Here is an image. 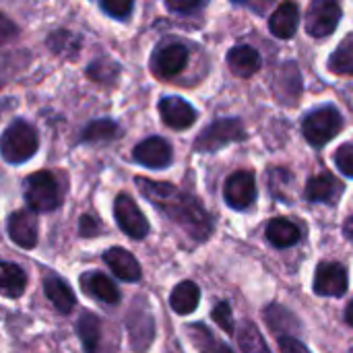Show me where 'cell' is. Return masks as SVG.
<instances>
[{"mask_svg": "<svg viewBox=\"0 0 353 353\" xmlns=\"http://www.w3.org/2000/svg\"><path fill=\"white\" fill-rule=\"evenodd\" d=\"M228 64H230L234 74L246 79V77H252L254 72H259L261 54L250 46H236L228 54Z\"/></svg>", "mask_w": 353, "mask_h": 353, "instance_id": "18", "label": "cell"}, {"mask_svg": "<svg viewBox=\"0 0 353 353\" xmlns=\"http://www.w3.org/2000/svg\"><path fill=\"white\" fill-rule=\"evenodd\" d=\"M343 234H345V238H347V240H352L353 242V215H350V219L345 221V225H343Z\"/></svg>", "mask_w": 353, "mask_h": 353, "instance_id": "38", "label": "cell"}, {"mask_svg": "<svg viewBox=\"0 0 353 353\" xmlns=\"http://www.w3.org/2000/svg\"><path fill=\"white\" fill-rule=\"evenodd\" d=\"M17 35H19V27L6 14L0 12V48L10 43Z\"/></svg>", "mask_w": 353, "mask_h": 353, "instance_id": "34", "label": "cell"}, {"mask_svg": "<svg viewBox=\"0 0 353 353\" xmlns=\"http://www.w3.org/2000/svg\"><path fill=\"white\" fill-rule=\"evenodd\" d=\"M114 217L120 225V230L132 238V240H143L149 234V221L145 213L139 209V205L128 196V194H118L114 203Z\"/></svg>", "mask_w": 353, "mask_h": 353, "instance_id": "6", "label": "cell"}, {"mask_svg": "<svg viewBox=\"0 0 353 353\" xmlns=\"http://www.w3.org/2000/svg\"><path fill=\"white\" fill-rule=\"evenodd\" d=\"M39 139L31 124L14 120L8 124L0 137V155L8 163H25L37 153Z\"/></svg>", "mask_w": 353, "mask_h": 353, "instance_id": "2", "label": "cell"}, {"mask_svg": "<svg viewBox=\"0 0 353 353\" xmlns=\"http://www.w3.org/2000/svg\"><path fill=\"white\" fill-rule=\"evenodd\" d=\"M188 62V50L182 43H163L155 50L153 60H151V68L157 77L161 79H172L178 72L184 70Z\"/></svg>", "mask_w": 353, "mask_h": 353, "instance_id": "9", "label": "cell"}, {"mask_svg": "<svg viewBox=\"0 0 353 353\" xmlns=\"http://www.w3.org/2000/svg\"><path fill=\"white\" fill-rule=\"evenodd\" d=\"M232 2H236V4H238V2H244V0H232Z\"/></svg>", "mask_w": 353, "mask_h": 353, "instance_id": "40", "label": "cell"}, {"mask_svg": "<svg viewBox=\"0 0 353 353\" xmlns=\"http://www.w3.org/2000/svg\"><path fill=\"white\" fill-rule=\"evenodd\" d=\"M120 74V64L110 60V58H99V60H93L89 66H87V77L95 83H101V85H112Z\"/></svg>", "mask_w": 353, "mask_h": 353, "instance_id": "29", "label": "cell"}, {"mask_svg": "<svg viewBox=\"0 0 353 353\" xmlns=\"http://www.w3.org/2000/svg\"><path fill=\"white\" fill-rule=\"evenodd\" d=\"M81 288H83V292L87 296H91L97 302H103V304H110V306L120 302V292H118L116 283L108 275H103L99 271L83 273L81 275Z\"/></svg>", "mask_w": 353, "mask_h": 353, "instance_id": "14", "label": "cell"}, {"mask_svg": "<svg viewBox=\"0 0 353 353\" xmlns=\"http://www.w3.org/2000/svg\"><path fill=\"white\" fill-rule=\"evenodd\" d=\"M341 21L339 0H312L306 14V29L312 37L331 35Z\"/></svg>", "mask_w": 353, "mask_h": 353, "instance_id": "7", "label": "cell"}, {"mask_svg": "<svg viewBox=\"0 0 353 353\" xmlns=\"http://www.w3.org/2000/svg\"><path fill=\"white\" fill-rule=\"evenodd\" d=\"M188 335L192 339V343L196 345V350L201 353H234L225 343H221L205 325H190L188 327Z\"/></svg>", "mask_w": 353, "mask_h": 353, "instance_id": "25", "label": "cell"}, {"mask_svg": "<svg viewBox=\"0 0 353 353\" xmlns=\"http://www.w3.org/2000/svg\"><path fill=\"white\" fill-rule=\"evenodd\" d=\"M298 23H300V8L296 2L292 0H285L279 4V8L271 14L269 19V29L275 37L279 39H290L296 29H298Z\"/></svg>", "mask_w": 353, "mask_h": 353, "instance_id": "16", "label": "cell"}, {"mask_svg": "<svg viewBox=\"0 0 353 353\" xmlns=\"http://www.w3.org/2000/svg\"><path fill=\"white\" fill-rule=\"evenodd\" d=\"M345 321L350 323L353 327V300L350 302V306H347V310H345Z\"/></svg>", "mask_w": 353, "mask_h": 353, "instance_id": "39", "label": "cell"}, {"mask_svg": "<svg viewBox=\"0 0 353 353\" xmlns=\"http://www.w3.org/2000/svg\"><path fill=\"white\" fill-rule=\"evenodd\" d=\"M99 221L95 219V217H91V215H83L81 217V221H79V234L83 236V238H93V236H97L99 234Z\"/></svg>", "mask_w": 353, "mask_h": 353, "instance_id": "36", "label": "cell"}, {"mask_svg": "<svg viewBox=\"0 0 353 353\" xmlns=\"http://www.w3.org/2000/svg\"><path fill=\"white\" fill-rule=\"evenodd\" d=\"M103 263H105V265L110 267V271H112L118 279H122V281L134 283V281L141 279V265H139L137 256L130 254V252L124 250V248L114 246V248L105 250V252H103Z\"/></svg>", "mask_w": 353, "mask_h": 353, "instance_id": "15", "label": "cell"}, {"mask_svg": "<svg viewBox=\"0 0 353 353\" xmlns=\"http://www.w3.org/2000/svg\"><path fill=\"white\" fill-rule=\"evenodd\" d=\"M300 236H302L300 228L283 217H277V219L269 221V225H267V240L275 248H290L300 242Z\"/></svg>", "mask_w": 353, "mask_h": 353, "instance_id": "23", "label": "cell"}, {"mask_svg": "<svg viewBox=\"0 0 353 353\" xmlns=\"http://www.w3.org/2000/svg\"><path fill=\"white\" fill-rule=\"evenodd\" d=\"M265 319H267V323H269V327L273 329V331H277V333H281L283 329L285 331H298V325H290V323H285V321H292L294 316L283 308V306H279V304H271L267 310H265Z\"/></svg>", "mask_w": 353, "mask_h": 353, "instance_id": "30", "label": "cell"}, {"mask_svg": "<svg viewBox=\"0 0 353 353\" xmlns=\"http://www.w3.org/2000/svg\"><path fill=\"white\" fill-rule=\"evenodd\" d=\"M8 236L10 240L25 248L31 250L37 244V217L35 211L31 209H21L8 217Z\"/></svg>", "mask_w": 353, "mask_h": 353, "instance_id": "12", "label": "cell"}, {"mask_svg": "<svg viewBox=\"0 0 353 353\" xmlns=\"http://www.w3.org/2000/svg\"><path fill=\"white\" fill-rule=\"evenodd\" d=\"M329 68L335 74H353V33L347 35L331 54Z\"/></svg>", "mask_w": 353, "mask_h": 353, "instance_id": "26", "label": "cell"}, {"mask_svg": "<svg viewBox=\"0 0 353 353\" xmlns=\"http://www.w3.org/2000/svg\"><path fill=\"white\" fill-rule=\"evenodd\" d=\"M238 343H240V350L244 353H271L267 341H265L263 335H261V331H259L256 325H252L250 321H246V323L240 327Z\"/></svg>", "mask_w": 353, "mask_h": 353, "instance_id": "28", "label": "cell"}, {"mask_svg": "<svg viewBox=\"0 0 353 353\" xmlns=\"http://www.w3.org/2000/svg\"><path fill=\"white\" fill-rule=\"evenodd\" d=\"M246 137L244 132V124L238 120V118H221V120H215L211 126H207L199 139L194 141V149L196 151H217L230 143H236V141H242Z\"/></svg>", "mask_w": 353, "mask_h": 353, "instance_id": "5", "label": "cell"}, {"mask_svg": "<svg viewBox=\"0 0 353 353\" xmlns=\"http://www.w3.org/2000/svg\"><path fill=\"white\" fill-rule=\"evenodd\" d=\"M25 201L31 211H54L60 207V186L50 172H35L25 180Z\"/></svg>", "mask_w": 353, "mask_h": 353, "instance_id": "4", "label": "cell"}, {"mask_svg": "<svg viewBox=\"0 0 353 353\" xmlns=\"http://www.w3.org/2000/svg\"><path fill=\"white\" fill-rule=\"evenodd\" d=\"M77 333H79V339L83 343L85 353L97 352L99 341H101V321H99V316L89 312V310H83L79 321H77Z\"/></svg>", "mask_w": 353, "mask_h": 353, "instance_id": "22", "label": "cell"}, {"mask_svg": "<svg viewBox=\"0 0 353 353\" xmlns=\"http://www.w3.org/2000/svg\"><path fill=\"white\" fill-rule=\"evenodd\" d=\"M132 157L137 163L151 168V170H163L172 163V147L161 137H151L139 143L132 151Z\"/></svg>", "mask_w": 353, "mask_h": 353, "instance_id": "11", "label": "cell"}, {"mask_svg": "<svg viewBox=\"0 0 353 353\" xmlns=\"http://www.w3.org/2000/svg\"><path fill=\"white\" fill-rule=\"evenodd\" d=\"M118 137H120V126L114 120H95L83 130L81 141H85V143H103V141H114Z\"/></svg>", "mask_w": 353, "mask_h": 353, "instance_id": "27", "label": "cell"}, {"mask_svg": "<svg viewBox=\"0 0 353 353\" xmlns=\"http://www.w3.org/2000/svg\"><path fill=\"white\" fill-rule=\"evenodd\" d=\"M341 192V184L329 172H323L306 184V199L312 203H333L335 196Z\"/></svg>", "mask_w": 353, "mask_h": 353, "instance_id": "20", "label": "cell"}, {"mask_svg": "<svg viewBox=\"0 0 353 353\" xmlns=\"http://www.w3.org/2000/svg\"><path fill=\"white\" fill-rule=\"evenodd\" d=\"M139 192L155 205L163 215H168L176 225H180L192 240L205 242L213 232L211 215L205 211L199 199L176 188L170 182H157L149 178H137Z\"/></svg>", "mask_w": 353, "mask_h": 353, "instance_id": "1", "label": "cell"}, {"mask_svg": "<svg viewBox=\"0 0 353 353\" xmlns=\"http://www.w3.org/2000/svg\"><path fill=\"white\" fill-rule=\"evenodd\" d=\"M134 0H101V8L114 19H126L132 12Z\"/></svg>", "mask_w": 353, "mask_h": 353, "instance_id": "31", "label": "cell"}, {"mask_svg": "<svg viewBox=\"0 0 353 353\" xmlns=\"http://www.w3.org/2000/svg\"><path fill=\"white\" fill-rule=\"evenodd\" d=\"M48 48L60 56V58H66V60H74L77 54H79V48H81V37L72 31H64V29H58L54 33H50L48 37Z\"/></svg>", "mask_w": 353, "mask_h": 353, "instance_id": "24", "label": "cell"}, {"mask_svg": "<svg viewBox=\"0 0 353 353\" xmlns=\"http://www.w3.org/2000/svg\"><path fill=\"white\" fill-rule=\"evenodd\" d=\"M350 353H353V350H352V352H350Z\"/></svg>", "mask_w": 353, "mask_h": 353, "instance_id": "41", "label": "cell"}, {"mask_svg": "<svg viewBox=\"0 0 353 353\" xmlns=\"http://www.w3.org/2000/svg\"><path fill=\"white\" fill-rule=\"evenodd\" d=\"M201 302V290L194 281H182L174 288L170 296V306L176 314H190Z\"/></svg>", "mask_w": 353, "mask_h": 353, "instance_id": "21", "label": "cell"}, {"mask_svg": "<svg viewBox=\"0 0 353 353\" xmlns=\"http://www.w3.org/2000/svg\"><path fill=\"white\" fill-rule=\"evenodd\" d=\"M159 114L161 120L176 130L190 128L196 120V110L182 97L178 95H168L159 101Z\"/></svg>", "mask_w": 353, "mask_h": 353, "instance_id": "13", "label": "cell"}, {"mask_svg": "<svg viewBox=\"0 0 353 353\" xmlns=\"http://www.w3.org/2000/svg\"><path fill=\"white\" fill-rule=\"evenodd\" d=\"M223 199L236 211L248 209L254 203V199H256V182H254V176L250 172H236V174H232L225 180Z\"/></svg>", "mask_w": 353, "mask_h": 353, "instance_id": "8", "label": "cell"}, {"mask_svg": "<svg viewBox=\"0 0 353 353\" xmlns=\"http://www.w3.org/2000/svg\"><path fill=\"white\" fill-rule=\"evenodd\" d=\"M335 163H337V168H339L345 176L353 178V145L352 143H345V145H341V147L337 149V153H335Z\"/></svg>", "mask_w": 353, "mask_h": 353, "instance_id": "33", "label": "cell"}, {"mask_svg": "<svg viewBox=\"0 0 353 353\" xmlns=\"http://www.w3.org/2000/svg\"><path fill=\"white\" fill-rule=\"evenodd\" d=\"M25 288H27L25 271L14 263L0 261V296L14 300L23 296Z\"/></svg>", "mask_w": 353, "mask_h": 353, "instance_id": "19", "label": "cell"}, {"mask_svg": "<svg viewBox=\"0 0 353 353\" xmlns=\"http://www.w3.org/2000/svg\"><path fill=\"white\" fill-rule=\"evenodd\" d=\"M341 128H343V118L333 105H325V108L310 112L302 124V132H304L306 141L314 147L327 145L331 139H335L339 134Z\"/></svg>", "mask_w": 353, "mask_h": 353, "instance_id": "3", "label": "cell"}, {"mask_svg": "<svg viewBox=\"0 0 353 353\" xmlns=\"http://www.w3.org/2000/svg\"><path fill=\"white\" fill-rule=\"evenodd\" d=\"M279 350L281 353H310L304 343H300L292 335H279Z\"/></svg>", "mask_w": 353, "mask_h": 353, "instance_id": "35", "label": "cell"}, {"mask_svg": "<svg viewBox=\"0 0 353 353\" xmlns=\"http://www.w3.org/2000/svg\"><path fill=\"white\" fill-rule=\"evenodd\" d=\"M165 4L174 12H190L201 4V0H165Z\"/></svg>", "mask_w": 353, "mask_h": 353, "instance_id": "37", "label": "cell"}, {"mask_svg": "<svg viewBox=\"0 0 353 353\" xmlns=\"http://www.w3.org/2000/svg\"><path fill=\"white\" fill-rule=\"evenodd\" d=\"M211 316L225 333H234V314H232V306L228 302L217 304Z\"/></svg>", "mask_w": 353, "mask_h": 353, "instance_id": "32", "label": "cell"}, {"mask_svg": "<svg viewBox=\"0 0 353 353\" xmlns=\"http://www.w3.org/2000/svg\"><path fill=\"white\" fill-rule=\"evenodd\" d=\"M43 294L60 314H68L77 304V298H74L70 285L54 273L43 277Z\"/></svg>", "mask_w": 353, "mask_h": 353, "instance_id": "17", "label": "cell"}, {"mask_svg": "<svg viewBox=\"0 0 353 353\" xmlns=\"http://www.w3.org/2000/svg\"><path fill=\"white\" fill-rule=\"evenodd\" d=\"M314 292L325 298H339L347 292V271L339 263H323L314 275Z\"/></svg>", "mask_w": 353, "mask_h": 353, "instance_id": "10", "label": "cell"}]
</instances>
